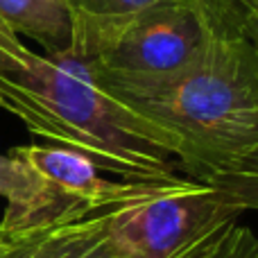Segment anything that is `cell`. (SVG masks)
<instances>
[{
	"instance_id": "cell-16",
	"label": "cell",
	"mask_w": 258,
	"mask_h": 258,
	"mask_svg": "<svg viewBox=\"0 0 258 258\" xmlns=\"http://www.w3.org/2000/svg\"><path fill=\"white\" fill-rule=\"evenodd\" d=\"M256 258H258V254H256Z\"/></svg>"
},
{
	"instance_id": "cell-9",
	"label": "cell",
	"mask_w": 258,
	"mask_h": 258,
	"mask_svg": "<svg viewBox=\"0 0 258 258\" xmlns=\"http://www.w3.org/2000/svg\"><path fill=\"white\" fill-rule=\"evenodd\" d=\"M30 54L32 50L23 43L21 36L14 34L0 18V86H3L5 100L9 102V113H14V116L18 111L16 84L21 80V73L25 68Z\"/></svg>"
},
{
	"instance_id": "cell-11",
	"label": "cell",
	"mask_w": 258,
	"mask_h": 258,
	"mask_svg": "<svg viewBox=\"0 0 258 258\" xmlns=\"http://www.w3.org/2000/svg\"><path fill=\"white\" fill-rule=\"evenodd\" d=\"M165 0H66L71 21H102L141 12Z\"/></svg>"
},
{
	"instance_id": "cell-10",
	"label": "cell",
	"mask_w": 258,
	"mask_h": 258,
	"mask_svg": "<svg viewBox=\"0 0 258 258\" xmlns=\"http://www.w3.org/2000/svg\"><path fill=\"white\" fill-rule=\"evenodd\" d=\"M256 254L258 236L249 227L233 222L213 233L186 258H256Z\"/></svg>"
},
{
	"instance_id": "cell-8",
	"label": "cell",
	"mask_w": 258,
	"mask_h": 258,
	"mask_svg": "<svg viewBox=\"0 0 258 258\" xmlns=\"http://www.w3.org/2000/svg\"><path fill=\"white\" fill-rule=\"evenodd\" d=\"M0 18L14 34L36 41L43 54L63 52L71 43L66 0H0Z\"/></svg>"
},
{
	"instance_id": "cell-1",
	"label": "cell",
	"mask_w": 258,
	"mask_h": 258,
	"mask_svg": "<svg viewBox=\"0 0 258 258\" xmlns=\"http://www.w3.org/2000/svg\"><path fill=\"white\" fill-rule=\"evenodd\" d=\"M109 93L179 138L188 179L258 211V52L238 25V5H220L213 36L186 73Z\"/></svg>"
},
{
	"instance_id": "cell-14",
	"label": "cell",
	"mask_w": 258,
	"mask_h": 258,
	"mask_svg": "<svg viewBox=\"0 0 258 258\" xmlns=\"http://www.w3.org/2000/svg\"><path fill=\"white\" fill-rule=\"evenodd\" d=\"M222 3H233V5H238V7H249V5L258 3V0H222Z\"/></svg>"
},
{
	"instance_id": "cell-6",
	"label": "cell",
	"mask_w": 258,
	"mask_h": 258,
	"mask_svg": "<svg viewBox=\"0 0 258 258\" xmlns=\"http://www.w3.org/2000/svg\"><path fill=\"white\" fill-rule=\"evenodd\" d=\"M0 197L7 200L0 220V229L5 231H39L77 215L95 213L61 197L36 170L12 152L0 154Z\"/></svg>"
},
{
	"instance_id": "cell-7",
	"label": "cell",
	"mask_w": 258,
	"mask_h": 258,
	"mask_svg": "<svg viewBox=\"0 0 258 258\" xmlns=\"http://www.w3.org/2000/svg\"><path fill=\"white\" fill-rule=\"evenodd\" d=\"M109 211L77 215L48 227L25 258H125L109 229Z\"/></svg>"
},
{
	"instance_id": "cell-15",
	"label": "cell",
	"mask_w": 258,
	"mask_h": 258,
	"mask_svg": "<svg viewBox=\"0 0 258 258\" xmlns=\"http://www.w3.org/2000/svg\"><path fill=\"white\" fill-rule=\"evenodd\" d=\"M0 109H7L9 111V102L5 100V93H3V86H0Z\"/></svg>"
},
{
	"instance_id": "cell-13",
	"label": "cell",
	"mask_w": 258,
	"mask_h": 258,
	"mask_svg": "<svg viewBox=\"0 0 258 258\" xmlns=\"http://www.w3.org/2000/svg\"><path fill=\"white\" fill-rule=\"evenodd\" d=\"M238 25L258 52V3L249 7H238Z\"/></svg>"
},
{
	"instance_id": "cell-12",
	"label": "cell",
	"mask_w": 258,
	"mask_h": 258,
	"mask_svg": "<svg viewBox=\"0 0 258 258\" xmlns=\"http://www.w3.org/2000/svg\"><path fill=\"white\" fill-rule=\"evenodd\" d=\"M39 231H5L0 229V258H25L34 240L43 233Z\"/></svg>"
},
{
	"instance_id": "cell-2",
	"label": "cell",
	"mask_w": 258,
	"mask_h": 258,
	"mask_svg": "<svg viewBox=\"0 0 258 258\" xmlns=\"http://www.w3.org/2000/svg\"><path fill=\"white\" fill-rule=\"evenodd\" d=\"M27 129L129 181H174L181 143L104 91L68 50H32L16 84Z\"/></svg>"
},
{
	"instance_id": "cell-4",
	"label": "cell",
	"mask_w": 258,
	"mask_h": 258,
	"mask_svg": "<svg viewBox=\"0 0 258 258\" xmlns=\"http://www.w3.org/2000/svg\"><path fill=\"white\" fill-rule=\"evenodd\" d=\"M245 211L229 192L181 177L145 200L111 209L109 229L125 258H186Z\"/></svg>"
},
{
	"instance_id": "cell-3",
	"label": "cell",
	"mask_w": 258,
	"mask_h": 258,
	"mask_svg": "<svg viewBox=\"0 0 258 258\" xmlns=\"http://www.w3.org/2000/svg\"><path fill=\"white\" fill-rule=\"evenodd\" d=\"M222 0H165L102 21H71L68 52L107 91L179 77L204 54Z\"/></svg>"
},
{
	"instance_id": "cell-5",
	"label": "cell",
	"mask_w": 258,
	"mask_h": 258,
	"mask_svg": "<svg viewBox=\"0 0 258 258\" xmlns=\"http://www.w3.org/2000/svg\"><path fill=\"white\" fill-rule=\"evenodd\" d=\"M9 152L23 159L32 170H36L61 197L89 211H107L122 204H132L172 183L107 179L89 156L61 145H18Z\"/></svg>"
}]
</instances>
